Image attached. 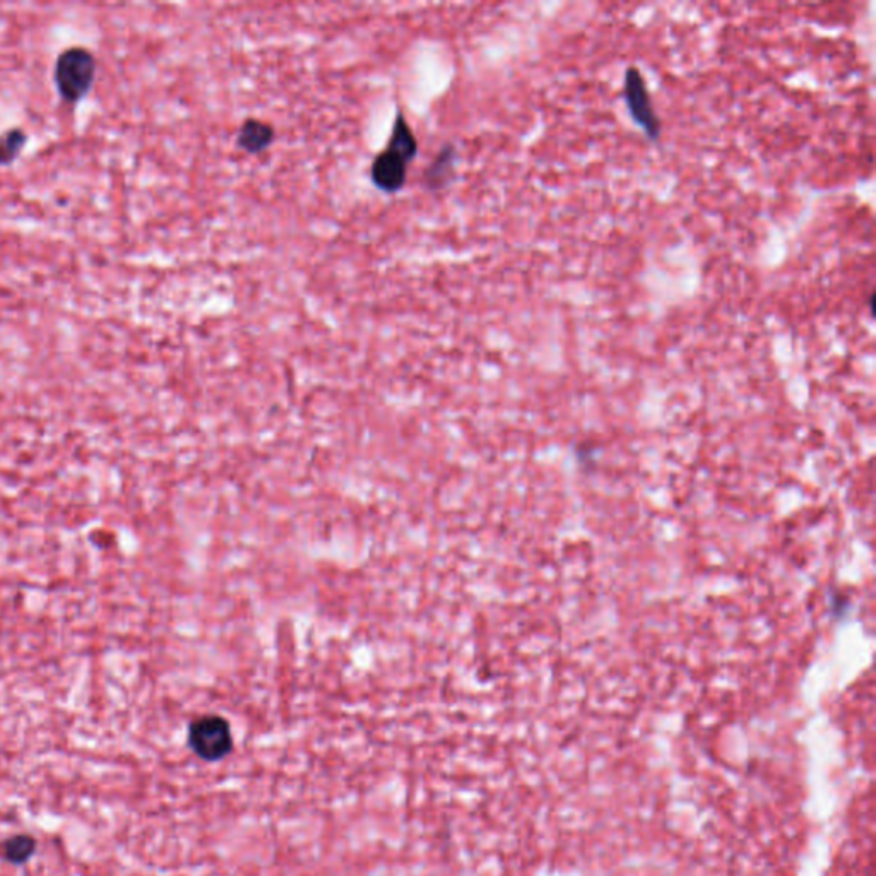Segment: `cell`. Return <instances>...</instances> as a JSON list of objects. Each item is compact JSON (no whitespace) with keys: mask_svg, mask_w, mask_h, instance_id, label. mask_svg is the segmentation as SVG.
Listing matches in <instances>:
<instances>
[{"mask_svg":"<svg viewBox=\"0 0 876 876\" xmlns=\"http://www.w3.org/2000/svg\"><path fill=\"white\" fill-rule=\"evenodd\" d=\"M35 839L30 835H18L12 837L4 844V854L11 863L21 865L26 859L31 858V854L35 853Z\"/></svg>","mask_w":876,"mask_h":876,"instance_id":"obj_8","label":"cell"},{"mask_svg":"<svg viewBox=\"0 0 876 876\" xmlns=\"http://www.w3.org/2000/svg\"><path fill=\"white\" fill-rule=\"evenodd\" d=\"M454 158H456V153H454L452 146H447L438 153L437 158L430 163L427 172H425V184L428 185V189H444L452 177Z\"/></svg>","mask_w":876,"mask_h":876,"instance_id":"obj_7","label":"cell"},{"mask_svg":"<svg viewBox=\"0 0 876 876\" xmlns=\"http://www.w3.org/2000/svg\"><path fill=\"white\" fill-rule=\"evenodd\" d=\"M408 163L396 154L382 151L373 158L370 166V180L385 194H396L403 189L408 180Z\"/></svg>","mask_w":876,"mask_h":876,"instance_id":"obj_4","label":"cell"},{"mask_svg":"<svg viewBox=\"0 0 876 876\" xmlns=\"http://www.w3.org/2000/svg\"><path fill=\"white\" fill-rule=\"evenodd\" d=\"M189 743L196 755L204 760H221L233 748L230 723L221 716L199 717L190 724Z\"/></svg>","mask_w":876,"mask_h":876,"instance_id":"obj_2","label":"cell"},{"mask_svg":"<svg viewBox=\"0 0 876 876\" xmlns=\"http://www.w3.org/2000/svg\"><path fill=\"white\" fill-rule=\"evenodd\" d=\"M26 143V134L21 129H12L0 136V165L11 163Z\"/></svg>","mask_w":876,"mask_h":876,"instance_id":"obj_9","label":"cell"},{"mask_svg":"<svg viewBox=\"0 0 876 876\" xmlns=\"http://www.w3.org/2000/svg\"><path fill=\"white\" fill-rule=\"evenodd\" d=\"M385 151L396 154L401 160L406 161L408 165L411 161L415 160L416 154H418V141H416L415 132L411 129V125H409L408 119H406V115L403 112L396 113V119H394L391 136H389Z\"/></svg>","mask_w":876,"mask_h":876,"instance_id":"obj_6","label":"cell"},{"mask_svg":"<svg viewBox=\"0 0 876 876\" xmlns=\"http://www.w3.org/2000/svg\"><path fill=\"white\" fill-rule=\"evenodd\" d=\"M95 57L86 48H69L55 64V86L67 103H76L88 95L95 81Z\"/></svg>","mask_w":876,"mask_h":876,"instance_id":"obj_1","label":"cell"},{"mask_svg":"<svg viewBox=\"0 0 876 876\" xmlns=\"http://www.w3.org/2000/svg\"><path fill=\"white\" fill-rule=\"evenodd\" d=\"M273 125L259 119H247L238 131L237 143L243 151L250 154L264 153L274 143Z\"/></svg>","mask_w":876,"mask_h":876,"instance_id":"obj_5","label":"cell"},{"mask_svg":"<svg viewBox=\"0 0 876 876\" xmlns=\"http://www.w3.org/2000/svg\"><path fill=\"white\" fill-rule=\"evenodd\" d=\"M623 95L627 101L628 113L632 115L635 124L646 132L651 139L661 136V120L657 117L652 105L651 93L647 89L646 79L637 67H628L623 79Z\"/></svg>","mask_w":876,"mask_h":876,"instance_id":"obj_3","label":"cell"}]
</instances>
